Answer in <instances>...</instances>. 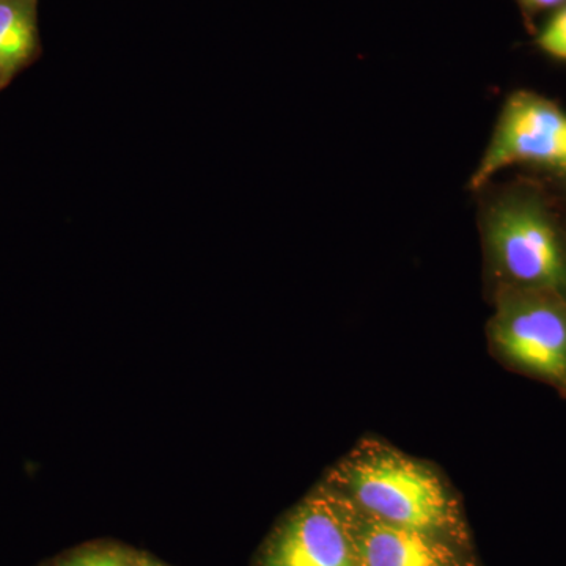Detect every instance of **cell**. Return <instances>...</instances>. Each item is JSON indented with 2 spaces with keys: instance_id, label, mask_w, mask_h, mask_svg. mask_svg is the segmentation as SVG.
I'll return each mask as SVG.
<instances>
[{
  "instance_id": "cell-7",
  "label": "cell",
  "mask_w": 566,
  "mask_h": 566,
  "mask_svg": "<svg viewBox=\"0 0 566 566\" xmlns=\"http://www.w3.org/2000/svg\"><path fill=\"white\" fill-rule=\"evenodd\" d=\"M39 50L35 0H0V71L9 81Z\"/></svg>"
},
{
  "instance_id": "cell-8",
  "label": "cell",
  "mask_w": 566,
  "mask_h": 566,
  "mask_svg": "<svg viewBox=\"0 0 566 566\" xmlns=\"http://www.w3.org/2000/svg\"><path fill=\"white\" fill-rule=\"evenodd\" d=\"M142 553L115 542H91L65 551L54 566H140Z\"/></svg>"
},
{
  "instance_id": "cell-2",
  "label": "cell",
  "mask_w": 566,
  "mask_h": 566,
  "mask_svg": "<svg viewBox=\"0 0 566 566\" xmlns=\"http://www.w3.org/2000/svg\"><path fill=\"white\" fill-rule=\"evenodd\" d=\"M483 252L494 290H542L566 296V226L545 192L505 186L480 212Z\"/></svg>"
},
{
  "instance_id": "cell-10",
  "label": "cell",
  "mask_w": 566,
  "mask_h": 566,
  "mask_svg": "<svg viewBox=\"0 0 566 566\" xmlns=\"http://www.w3.org/2000/svg\"><path fill=\"white\" fill-rule=\"evenodd\" d=\"M515 2L523 13L524 20L532 24L538 14L560 9L565 6L566 0H515Z\"/></svg>"
},
{
  "instance_id": "cell-9",
  "label": "cell",
  "mask_w": 566,
  "mask_h": 566,
  "mask_svg": "<svg viewBox=\"0 0 566 566\" xmlns=\"http://www.w3.org/2000/svg\"><path fill=\"white\" fill-rule=\"evenodd\" d=\"M536 46L549 57L566 63V3L551 14L536 35Z\"/></svg>"
},
{
  "instance_id": "cell-6",
  "label": "cell",
  "mask_w": 566,
  "mask_h": 566,
  "mask_svg": "<svg viewBox=\"0 0 566 566\" xmlns=\"http://www.w3.org/2000/svg\"><path fill=\"white\" fill-rule=\"evenodd\" d=\"M352 516L363 566H480L474 546L381 523L353 509Z\"/></svg>"
},
{
  "instance_id": "cell-1",
  "label": "cell",
  "mask_w": 566,
  "mask_h": 566,
  "mask_svg": "<svg viewBox=\"0 0 566 566\" xmlns=\"http://www.w3.org/2000/svg\"><path fill=\"white\" fill-rule=\"evenodd\" d=\"M359 515L472 545L463 504L438 468L378 438H364L318 483Z\"/></svg>"
},
{
  "instance_id": "cell-12",
  "label": "cell",
  "mask_w": 566,
  "mask_h": 566,
  "mask_svg": "<svg viewBox=\"0 0 566 566\" xmlns=\"http://www.w3.org/2000/svg\"><path fill=\"white\" fill-rule=\"evenodd\" d=\"M553 172L560 175V177L566 178V148L562 158L558 159L557 166L554 167Z\"/></svg>"
},
{
  "instance_id": "cell-5",
  "label": "cell",
  "mask_w": 566,
  "mask_h": 566,
  "mask_svg": "<svg viewBox=\"0 0 566 566\" xmlns=\"http://www.w3.org/2000/svg\"><path fill=\"white\" fill-rule=\"evenodd\" d=\"M565 148V111L538 93L515 92L502 107L469 188L482 191L501 170L520 164L553 170Z\"/></svg>"
},
{
  "instance_id": "cell-3",
  "label": "cell",
  "mask_w": 566,
  "mask_h": 566,
  "mask_svg": "<svg viewBox=\"0 0 566 566\" xmlns=\"http://www.w3.org/2000/svg\"><path fill=\"white\" fill-rule=\"evenodd\" d=\"M486 326L495 359L553 387L566 400V296L542 290L499 289Z\"/></svg>"
},
{
  "instance_id": "cell-4",
  "label": "cell",
  "mask_w": 566,
  "mask_h": 566,
  "mask_svg": "<svg viewBox=\"0 0 566 566\" xmlns=\"http://www.w3.org/2000/svg\"><path fill=\"white\" fill-rule=\"evenodd\" d=\"M252 566H363L352 509L316 485L277 521Z\"/></svg>"
},
{
  "instance_id": "cell-14",
  "label": "cell",
  "mask_w": 566,
  "mask_h": 566,
  "mask_svg": "<svg viewBox=\"0 0 566 566\" xmlns=\"http://www.w3.org/2000/svg\"><path fill=\"white\" fill-rule=\"evenodd\" d=\"M43 566H54V565H52V562H50V564H48V565H43Z\"/></svg>"
},
{
  "instance_id": "cell-13",
  "label": "cell",
  "mask_w": 566,
  "mask_h": 566,
  "mask_svg": "<svg viewBox=\"0 0 566 566\" xmlns=\"http://www.w3.org/2000/svg\"><path fill=\"white\" fill-rule=\"evenodd\" d=\"M6 84H7L6 76H3L2 71H0V87H2V85H6Z\"/></svg>"
},
{
  "instance_id": "cell-11",
  "label": "cell",
  "mask_w": 566,
  "mask_h": 566,
  "mask_svg": "<svg viewBox=\"0 0 566 566\" xmlns=\"http://www.w3.org/2000/svg\"><path fill=\"white\" fill-rule=\"evenodd\" d=\"M140 566H169L158 558L150 556V554L142 553Z\"/></svg>"
}]
</instances>
